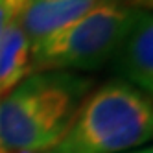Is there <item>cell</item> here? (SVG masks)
Returning a JSON list of instances; mask_svg holds the SVG:
<instances>
[{
    "label": "cell",
    "mask_w": 153,
    "mask_h": 153,
    "mask_svg": "<svg viewBox=\"0 0 153 153\" xmlns=\"http://www.w3.org/2000/svg\"><path fill=\"white\" fill-rule=\"evenodd\" d=\"M127 153H153L151 148H142V149H137V151H127Z\"/></svg>",
    "instance_id": "9"
},
{
    "label": "cell",
    "mask_w": 153,
    "mask_h": 153,
    "mask_svg": "<svg viewBox=\"0 0 153 153\" xmlns=\"http://www.w3.org/2000/svg\"><path fill=\"white\" fill-rule=\"evenodd\" d=\"M102 2L105 0H30L19 17V26L33 46Z\"/></svg>",
    "instance_id": "5"
},
{
    "label": "cell",
    "mask_w": 153,
    "mask_h": 153,
    "mask_svg": "<svg viewBox=\"0 0 153 153\" xmlns=\"http://www.w3.org/2000/svg\"><path fill=\"white\" fill-rule=\"evenodd\" d=\"M151 137V98L116 78L87 94L68 131L48 153H127Z\"/></svg>",
    "instance_id": "2"
},
{
    "label": "cell",
    "mask_w": 153,
    "mask_h": 153,
    "mask_svg": "<svg viewBox=\"0 0 153 153\" xmlns=\"http://www.w3.org/2000/svg\"><path fill=\"white\" fill-rule=\"evenodd\" d=\"M118 2H120V0H118Z\"/></svg>",
    "instance_id": "10"
},
{
    "label": "cell",
    "mask_w": 153,
    "mask_h": 153,
    "mask_svg": "<svg viewBox=\"0 0 153 153\" xmlns=\"http://www.w3.org/2000/svg\"><path fill=\"white\" fill-rule=\"evenodd\" d=\"M138 7L105 0L87 15L31 46L33 72H81L111 63Z\"/></svg>",
    "instance_id": "3"
},
{
    "label": "cell",
    "mask_w": 153,
    "mask_h": 153,
    "mask_svg": "<svg viewBox=\"0 0 153 153\" xmlns=\"http://www.w3.org/2000/svg\"><path fill=\"white\" fill-rule=\"evenodd\" d=\"M122 4H127L131 7H138V9H149L151 7V0H120Z\"/></svg>",
    "instance_id": "8"
},
{
    "label": "cell",
    "mask_w": 153,
    "mask_h": 153,
    "mask_svg": "<svg viewBox=\"0 0 153 153\" xmlns=\"http://www.w3.org/2000/svg\"><path fill=\"white\" fill-rule=\"evenodd\" d=\"M31 74V42L20 30L11 24L0 39V98Z\"/></svg>",
    "instance_id": "6"
},
{
    "label": "cell",
    "mask_w": 153,
    "mask_h": 153,
    "mask_svg": "<svg viewBox=\"0 0 153 153\" xmlns=\"http://www.w3.org/2000/svg\"><path fill=\"white\" fill-rule=\"evenodd\" d=\"M113 68L122 79L144 94L153 92V15L138 9L111 59Z\"/></svg>",
    "instance_id": "4"
},
{
    "label": "cell",
    "mask_w": 153,
    "mask_h": 153,
    "mask_svg": "<svg viewBox=\"0 0 153 153\" xmlns=\"http://www.w3.org/2000/svg\"><path fill=\"white\" fill-rule=\"evenodd\" d=\"M28 2L30 0H0V39L9 26L19 22V17Z\"/></svg>",
    "instance_id": "7"
},
{
    "label": "cell",
    "mask_w": 153,
    "mask_h": 153,
    "mask_svg": "<svg viewBox=\"0 0 153 153\" xmlns=\"http://www.w3.org/2000/svg\"><path fill=\"white\" fill-rule=\"evenodd\" d=\"M92 79L33 72L0 98V153H48L68 131Z\"/></svg>",
    "instance_id": "1"
}]
</instances>
